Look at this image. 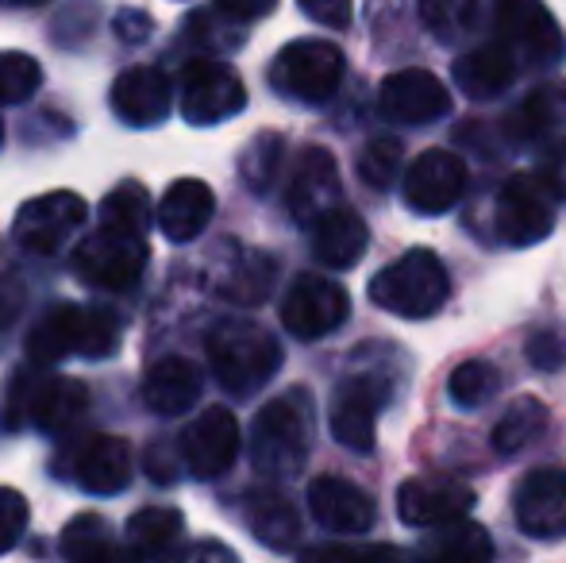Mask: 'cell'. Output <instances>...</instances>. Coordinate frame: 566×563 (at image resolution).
Returning a JSON list of instances; mask_svg holds the SVG:
<instances>
[{"label": "cell", "mask_w": 566, "mask_h": 563, "mask_svg": "<svg viewBox=\"0 0 566 563\" xmlns=\"http://www.w3.org/2000/svg\"><path fill=\"white\" fill-rule=\"evenodd\" d=\"M119 336H124V329L108 309L62 301V305L46 309L35 321V329L28 332V355L35 367L70 359V355L108 359V355H116Z\"/></svg>", "instance_id": "obj_1"}, {"label": "cell", "mask_w": 566, "mask_h": 563, "mask_svg": "<svg viewBox=\"0 0 566 563\" xmlns=\"http://www.w3.org/2000/svg\"><path fill=\"white\" fill-rule=\"evenodd\" d=\"M313 451V398L290 390L266 402L251 425V463L266 479H293Z\"/></svg>", "instance_id": "obj_2"}, {"label": "cell", "mask_w": 566, "mask_h": 563, "mask_svg": "<svg viewBox=\"0 0 566 563\" xmlns=\"http://www.w3.org/2000/svg\"><path fill=\"white\" fill-rule=\"evenodd\" d=\"M205 352H209V367L217 383L235 398L262 390L282 367V344L274 332H266L254 321H220L205 336Z\"/></svg>", "instance_id": "obj_3"}, {"label": "cell", "mask_w": 566, "mask_h": 563, "mask_svg": "<svg viewBox=\"0 0 566 563\" xmlns=\"http://www.w3.org/2000/svg\"><path fill=\"white\" fill-rule=\"evenodd\" d=\"M451 298L448 267L432 251H409L370 279V301L405 321L436 316Z\"/></svg>", "instance_id": "obj_4"}, {"label": "cell", "mask_w": 566, "mask_h": 563, "mask_svg": "<svg viewBox=\"0 0 566 563\" xmlns=\"http://www.w3.org/2000/svg\"><path fill=\"white\" fill-rule=\"evenodd\" d=\"M85 417H90L85 383L62 375H31V371L15 375L12 402H8V425L12 428L31 421L46 436H70Z\"/></svg>", "instance_id": "obj_5"}, {"label": "cell", "mask_w": 566, "mask_h": 563, "mask_svg": "<svg viewBox=\"0 0 566 563\" xmlns=\"http://www.w3.org/2000/svg\"><path fill=\"white\" fill-rule=\"evenodd\" d=\"M343 51L328 39H293L270 62V85L285 101L297 105H324L343 85Z\"/></svg>", "instance_id": "obj_6"}, {"label": "cell", "mask_w": 566, "mask_h": 563, "mask_svg": "<svg viewBox=\"0 0 566 563\" xmlns=\"http://www.w3.org/2000/svg\"><path fill=\"white\" fill-rule=\"evenodd\" d=\"M147 236L132 228H116L101 220L97 232H90L74 248V274L93 290H127L147 271Z\"/></svg>", "instance_id": "obj_7"}, {"label": "cell", "mask_w": 566, "mask_h": 563, "mask_svg": "<svg viewBox=\"0 0 566 563\" xmlns=\"http://www.w3.org/2000/svg\"><path fill=\"white\" fill-rule=\"evenodd\" d=\"M493 28L516 66L552 70L566 59V35L544 0H493Z\"/></svg>", "instance_id": "obj_8"}, {"label": "cell", "mask_w": 566, "mask_h": 563, "mask_svg": "<svg viewBox=\"0 0 566 563\" xmlns=\"http://www.w3.org/2000/svg\"><path fill=\"white\" fill-rule=\"evenodd\" d=\"M247 108L243 77L228 66V62L212 59H189L181 70V116L193 128H212L239 116Z\"/></svg>", "instance_id": "obj_9"}, {"label": "cell", "mask_w": 566, "mask_h": 563, "mask_svg": "<svg viewBox=\"0 0 566 563\" xmlns=\"http://www.w3.org/2000/svg\"><path fill=\"white\" fill-rule=\"evenodd\" d=\"M493 225L509 248H536L555 228V197L536 181V174H513L493 205Z\"/></svg>", "instance_id": "obj_10"}, {"label": "cell", "mask_w": 566, "mask_h": 563, "mask_svg": "<svg viewBox=\"0 0 566 563\" xmlns=\"http://www.w3.org/2000/svg\"><path fill=\"white\" fill-rule=\"evenodd\" d=\"M350 316V298L324 274H297L282 298V324L297 340H324Z\"/></svg>", "instance_id": "obj_11"}, {"label": "cell", "mask_w": 566, "mask_h": 563, "mask_svg": "<svg viewBox=\"0 0 566 563\" xmlns=\"http://www.w3.org/2000/svg\"><path fill=\"white\" fill-rule=\"evenodd\" d=\"M90 217V205L74 189H54V194L31 197L28 205H20L15 212L12 236L20 248L35 251V256H54L77 228Z\"/></svg>", "instance_id": "obj_12"}, {"label": "cell", "mask_w": 566, "mask_h": 563, "mask_svg": "<svg viewBox=\"0 0 566 563\" xmlns=\"http://www.w3.org/2000/svg\"><path fill=\"white\" fill-rule=\"evenodd\" d=\"M389 402V386L378 375H347L332 394V436L350 451H374L378 414Z\"/></svg>", "instance_id": "obj_13"}, {"label": "cell", "mask_w": 566, "mask_h": 563, "mask_svg": "<svg viewBox=\"0 0 566 563\" xmlns=\"http://www.w3.org/2000/svg\"><path fill=\"white\" fill-rule=\"evenodd\" d=\"M474 510V490L454 475H412L397 487V518L409 529H436Z\"/></svg>", "instance_id": "obj_14"}, {"label": "cell", "mask_w": 566, "mask_h": 563, "mask_svg": "<svg viewBox=\"0 0 566 563\" xmlns=\"http://www.w3.org/2000/svg\"><path fill=\"white\" fill-rule=\"evenodd\" d=\"M467 163L454 150L432 147L405 170V205L420 217H443L467 194Z\"/></svg>", "instance_id": "obj_15"}, {"label": "cell", "mask_w": 566, "mask_h": 563, "mask_svg": "<svg viewBox=\"0 0 566 563\" xmlns=\"http://www.w3.org/2000/svg\"><path fill=\"white\" fill-rule=\"evenodd\" d=\"M378 113L389 124L424 128V124H436L451 113V90L428 70H397L381 82Z\"/></svg>", "instance_id": "obj_16"}, {"label": "cell", "mask_w": 566, "mask_h": 563, "mask_svg": "<svg viewBox=\"0 0 566 563\" xmlns=\"http://www.w3.org/2000/svg\"><path fill=\"white\" fill-rule=\"evenodd\" d=\"M516 525L532 541H563L566 536V471L536 467L513 490Z\"/></svg>", "instance_id": "obj_17"}, {"label": "cell", "mask_w": 566, "mask_h": 563, "mask_svg": "<svg viewBox=\"0 0 566 563\" xmlns=\"http://www.w3.org/2000/svg\"><path fill=\"white\" fill-rule=\"evenodd\" d=\"M239 421L224 406H209L181 432V463L193 479H220L239 456Z\"/></svg>", "instance_id": "obj_18"}, {"label": "cell", "mask_w": 566, "mask_h": 563, "mask_svg": "<svg viewBox=\"0 0 566 563\" xmlns=\"http://www.w3.org/2000/svg\"><path fill=\"white\" fill-rule=\"evenodd\" d=\"M308 510H313L316 525L343 536L370 533L374 521H378L374 498L350 479H339V475H321V479L308 482Z\"/></svg>", "instance_id": "obj_19"}, {"label": "cell", "mask_w": 566, "mask_h": 563, "mask_svg": "<svg viewBox=\"0 0 566 563\" xmlns=\"http://www.w3.org/2000/svg\"><path fill=\"white\" fill-rule=\"evenodd\" d=\"M339 166H336V155L324 147H305L293 166V178H290V189H285V205H290V217L297 225H313L321 220L328 209L339 205Z\"/></svg>", "instance_id": "obj_20"}, {"label": "cell", "mask_w": 566, "mask_h": 563, "mask_svg": "<svg viewBox=\"0 0 566 563\" xmlns=\"http://www.w3.org/2000/svg\"><path fill=\"white\" fill-rule=\"evenodd\" d=\"M108 105H113L116 121H124L127 128H155L170 116V77L158 66H127L113 82Z\"/></svg>", "instance_id": "obj_21"}, {"label": "cell", "mask_w": 566, "mask_h": 563, "mask_svg": "<svg viewBox=\"0 0 566 563\" xmlns=\"http://www.w3.org/2000/svg\"><path fill=\"white\" fill-rule=\"evenodd\" d=\"M74 482L85 494L97 498L127 490V482H132V444L113 432L90 436L74 456Z\"/></svg>", "instance_id": "obj_22"}, {"label": "cell", "mask_w": 566, "mask_h": 563, "mask_svg": "<svg viewBox=\"0 0 566 563\" xmlns=\"http://www.w3.org/2000/svg\"><path fill=\"white\" fill-rule=\"evenodd\" d=\"M516 74H521V66H516V59L509 54V46L497 43V39H490V43H482V46H470L467 54L454 59V70H451L454 85H459L470 101H497L501 93L516 82Z\"/></svg>", "instance_id": "obj_23"}, {"label": "cell", "mask_w": 566, "mask_h": 563, "mask_svg": "<svg viewBox=\"0 0 566 563\" xmlns=\"http://www.w3.org/2000/svg\"><path fill=\"white\" fill-rule=\"evenodd\" d=\"M505 139L552 143L566 136V82H544L505 116Z\"/></svg>", "instance_id": "obj_24"}, {"label": "cell", "mask_w": 566, "mask_h": 563, "mask_svg": "<svg viewBox=\"0 0 566 563\" xmlns=\"http://www.w3.org/2000/svg\"><path fill=\"white\" fill-rule=\"evenodd\" d=\"M212 212H217V197H212L209 181L178 178L158 201V228L170 243H189L209 228Z\"/></svg>", "instance_id": "obj_25"}, {"label": "cell", "mask_w": 566, "mask_h": 563, "mask_svg": "<svg viewBox=\"0 0 566 563\" xmlns=\"http://www.w3.org/2000/svg\"><path fill=\"white\" fill-rule=\"evenodd\" d=\"M493 536L478 521H448V525L428 529L412 552H405V563H493Z\"/></svg>", "instance_id": "obj_26"}, {"label": "cell", "mask_w": 566, "mask_h": 563, "mask_svg": "<svg viewBox=\"0 0 566 563\" xmlns=\"http://www.w3.org/2000/svg\"><path fill=\"white\" fill-rule=\"evenodd\" d=\"M201 398V371L181 355L158 359L143 378V406L158 417H181Z\"/></svg>", "instance_id": "obj_27"}, {"label": "cell", "mask_w": 566, "mask_h": 563, "mask_svg": "<svg viewBox=\"0 0 566 563\" xmlns=\"http://www.w3.org/2000/svg\"><path fill=\"white\" fill-rule=\"evenodd\" d=\"M366 243H370V228L347 205H336L321 220H313V256L332 271H350L366 256Z\"/></svg>", "instance_id": "obj_28"}, {"label": "cell", "mask_w": 566, "mask_h": 563, "mask_svg": "<svg viewBox=\"0 0 566 563\" xmlns=\"http://www.w3.org/2000/svg\"><path fill=\"white\" fill-rule=\"evenodd\" d=\"M243 521L266 549L290 552L301 541V513L282 490L259 487L243 498Z\"/></svg>", "instance_id": "obj_29"}, {"label": "cell", "mask_w": 566, "mask_h": 563, "mask_svg": "<svg viewBox=\"0 0 566 563\" xmlns=\"http://www.w3.org/2000/svg\"><path fill=\"white\" fill-rule=\"evenodd\" d=\"M127 544L150 563H178L186 544V518L170 505H147L127 521Z\"/></svg>", "instance_id": "obj_30"}, {"label": "cell", "mask_w": 566, "mask_h": 563, "mask_svg": "<svg viewBox=\"0 0 566 563\" xmlns=\"http://www.w3.org/2000/svg\"><path fill=\"white\" fill-rule=\"evenodd\" d=\"M274 259L262 256V251H243L239 259H231V267L220 274L217 293H224L235 305H259L270 298V285H274Z\"/></svg>", "instance_id": "obj_31"}, {"label": "cell", "mask_w": 566, "mask_h": 563, "mask_svg": "<svg viewBox=\"0 0 566 563\" xmlns=\"http://www.w3.org/2000/svg\"><path fill=\"white\" fill-rule=\"evenodd\" d=\"M544 428H547L544 402L528 398V394H524V398H513L505 414H501V421L493 425V432H490L493 451H497V456H516V451L528 448Z\"/></svg>", "instance_id": "obj_32"}, {"label": "cell", "mask_w": 566, "mask_h": 563, "mask_svg": "<svg viewBox=\"0 0 566 563\" xmlns=\"http://www.w3.org/2000/svg\"><path fill=\"white\" fill-rule=\"evenodd\" d=\"M478 12L482 0H420V23L443 46L462 43L478 28Z\"/></svg>", "instance_id": "obj_33"}, {"label": "cell", "mask_w": 566, "mask_h": 563, "mask_svg": "<svg viewBox=\"0 0 566 563\" xmlns=\"http://www.w3.org/2000/svg\"><path fill=\"white\" fill-rule=\"evenodd\" d=\"M113 549V529L101 513H77L62 533V556L70 563H101Z\"/></svg>", "instance_id": "obj_34"}, {"label": "cell", "mask_w": 566, "mask_h": 563, "mask_svg": "<svg viewBox=\"0 0 566 563\" xmlns=\"http://www.w3.org/2000/svg\"><path fill=\"white\" fill-rule=\"evenodd\" d=\"M282 163H285V139L277 132H262V136L247 143L243 158H239V174H243V181L254 194H266L277 181V174H282Z\"/></svg>", "instance_id": "obj_35"}, {"label": "cell", "mask_w": 566, "mask_h": 563, "mask_svg": "<svg viewBox=\"0 0 566 563\" xmlns=\"http://www.w3.org/2000/svg\"><path fill=\"white\" fill-rule=\"evenodd\" d=\"M501 390V375L490 359H467L451 371L448 394L459 409H482Z\"/></svg>", "instance_id": "obj_36"}, {"label": "cell", "mask_w": 566, "mask_h": 563, "mask_svg": "<svg viewBox=\"0 0 566 563\" xmlns=\"http://www.w3.org/2000/svg\"><path fill=\"white\" fill-rule=\"evenodd\" d=\"M186 39L189 43H197V46H205V51H235L239 43L247 39V23H235V20H228L220 8H205V12H193L186 23Z\"/></svg>", "instance_id": "obj_37"}, {"label": "cell", "mask_w": 566, "mask_h": 563, "mask_svg": "<svg viewBox=\"0 0 566 563\" xmlns=\"http://www.w3.org/2000/svg\"><path fill=\"white\" fill-rule=\"evenodd\" d=\"M405 166V147L394 136H374L358 150V178L370 189H389Z\"/></svg>", "instance_id": "obj_38"}, {"label": "cell", "mask_w": 566, "mask_h": 563, "mask_svg": "<svg viewBox=\"0 0 566 563\" xmlns=\"http://www.w3.org/2000/svg\"><path fill=\"white\" fill-rule=\"evenodd\" d=\"M43 85V66L23 51H0V105H23Z\"/></svg>", "instance_id": "obj_39"}, {"label": "cell", "mask_w": 566, "mask_h": 563, "mask_svg": "<svg viewBox=\"0 0 566 563\" xmlns=\"http://www.w3.org/2000/svg\"><path fill=\"white\" fill-rule=\"evenodd\" d=\"M101 220H105V225L132 228V232L147 236V225H150L147 189H143L139 181H124V186H116L113 194L105 197V205H101Z\"/></svg>", "instance_id": "obj_40"}, {"label": "cell", "mask_w": 566, "mask_h": 563, "mask_svg": "<svg viewBox=\"0 0 566 563\" xmlns=\"http://www.w3.org/2000/svg\"><path fill=\"white\" fill-rule=\"evenodd\" d=\"M297 563H405V552L394 544H313Z\"/></svg>", "instance_id": "obj_41"}, {"label": "cell", "mask_w": 566, "mask_h": 563, "mask_svg": "<svg viewBox=\"0 0 566 563\" xmlns=\"http://www.w3.org/2000/svg\"><path fill=\"white\" fill-rule=\"evenodd\" d=\"M28 498L12 487H0V556L20 544V536L28 533Z\"/></svg>", "instance_id": "obj_42"}, {"label": "cell", "mask_w": 566, "mask_h": 563, "mask_svg": "<svg viewBox=\"0 0 566 563\" xmlns=\"http://www.w3.org/2000/svg\"><path fill=\"white\" fill-rule=\"evenodd\" d=\"M536 181L547 189V194L555 197V201H559V197H566V136L552 139L544 147V155H539Z\"/></svg>", "instance_id": "obj_43"}, {"label": "cell", "mask_w": 566, "mask_h": 563, "mask_svg": "<svg viewBox=\"0 0 566 563\" xmlns=\"http://www.w3.org/2000/svg\"><path fill=\"white\" fill-rule=\"evenodd\" d=\"M301 12L308 15V20H316L321 28H350V0H297Z\"/></svg>", "instance_id": "obj_44"}, {"label": "cell", "mask_w": 566, "mask_h": 563, "mask_svg": "<svg viewBox=\"0 0 566 563\" xmlns=\"http://www.w3.org/2000/svg\"><path fill=\"white\" fill-rule=\"evenodd\" d=\"M212 8H220V12L235 23H254V20H262V15L274 12L277 0H217Z\"/></svg>", "instance_id": "obj_45"}, {"label": "cell", "mask_w": 566, "mask_h": 563, "mask_svg": "<svg viewBox=\"0 0 566 563\" xmlns=\"http://www.w3.org/2000/svg\"><path fill=\"white\" fill-rule=\"evenodd\" d=\"M150 35V15L139 12V8H124V12H116V39H124V43H143V39Z\"/></svg>", "instance_id": "obj_46"}, {"label": "cell", "mask_w": 566, "mask_h": 563, "mask_svg": "<svg viewBox=\"0 0 566 563\" xmlns=\"http://www.w3.org/2000/svg\"><path fill=\"white\" fill-rule=\"evenodd\" d=\"M23 301H28L23 285L15 279H8V274H0V329H8V324L23 313Z\"/></svg>", "instance_id": "obj_47"}, {"label": "cell", "mask_w": 566, "mask_h": 563, "mask_svg": "<svg viewBox=\"0 0 566 563\" xmlns=\"http://www.w3.org/2000/svg\"><path fill=\"white\" fill-rule=\"evenodd\" d=\"M528 359L536 363V367L555 371L563 363V344L552 336V332H539V336H532V344H528Z\"/></svg>", "instance_id": "obj_48"}, {"label": "cell", "mask_w": 566, "mask_h": 563, "mask_svg": "<svg viewBox=\"0 0 566 563\" xmlns=\"http://www.w3.org/2000/svg\"><path fill=\"white\" fill-rule=\"evenodd\" d=\"M178 563H239V556L220 541H201V544H193L186 556H178Z\"/></svg>", "instance_id": "obj_49"}, {"label": "cell", "mask_w": 566, "mask_h": 563, "mask_svg": "<svg viewBox=\"0 0 566 563\" xmlns=\"http://www.w3.org/2000/svg\"><path fill=\"white\" fill-rule=\"evenodd\" d=\"M101 563H143V560H139V556H127V552H119V549H113Z\"/></svg>", "instance_id": "obj_50"}, {"label": "cell", "mask_w": 566, "mask_h": 563, "mask_svg": "<svg viewBox=\"0 0 566 563\" xmlns=\"http://www.w3.org/2000/svg\"><path fill=\"white\" fill-rule=\"evenodd\" d=\"M12 4H20V8H35V4H46V0H12Z\"/></svg>", "instance_id": "obj_51"}, {"label": "cell", "mask_w": 566, "mask_h": 563, "mask_svg": "<svg viewBox=\"0 0 566 563\" xmlns=\"http://www.w3.org/2000/svg\"><path fill=\"white\" fill-rule=\"evenodd\" d=\"M0 147H4V121H0Z\"/></svg>", "instance_id": "obj_52"}]
</instances>
